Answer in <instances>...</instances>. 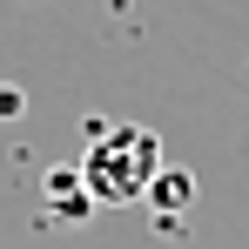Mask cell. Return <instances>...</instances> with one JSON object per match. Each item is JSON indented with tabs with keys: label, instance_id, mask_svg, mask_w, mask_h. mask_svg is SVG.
<instances>
[{
	"label": "cell",
	"instance_id": "obj_1",
	"mask_svg": "<svg viewBox=\"0 0 249 249\" xmlns=\"http://www.w3.org/2000/svg\"><path fill=\"white\" fill-rule=\"evenodd\" d=\"M155 175H162V142H155V128H135V122L88 128L81 182H88V196H94V209H128V202H142Z\"/></svg>",
	"mask_w": 249,
	"mask_h": 249
},
{
	"label": "cell",
	"instance_id": "obj_2",
	"mask_svg": "<svg viewBox=\"0 0 249 249\" xmlns=\"http://www.w3.org/2000/svg\"><path fill=\"white\" fill-rule=\"evenodd\" d=\"M142 202L155 209V222H162V229H175V222H182V209L196 202V175H189V168H162V175L148 182V196H142Z\"/></svg>",
	"mask_w": 249,
	"mask_h": 249
},
{
	"label": "cell",
	"instance_id": "obj_3",
	"mask_svg": "<svg viewBox=\"0 0 249 249\" xmlns=\"http://www.w3.org/2000/svg\"><path fill=\"white\" fill-rule=\"evenodd\" d=\"M47 202H54V215H68V222L94 215V196H88L81 168H54V175H47Z\"/></svg>",
	"mask_w": 249,
	"mask_h": 249
},
{
	"label": "cell",
	"instance_id": "obj_4",
	"mask_svg": "<svg viewBox=\"0 0 249 249\" xmlns=\"http://www.w3.org/2000/svg\"><path fill=\"white\" fill-rule=\"evenodd\" d=\"M20 108H27V101H20V88H0V122H14Z\"/></svg>",
	"mask_w": 249,
	"mask_h": 249
}]
</instances>
